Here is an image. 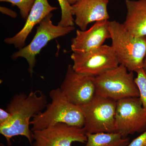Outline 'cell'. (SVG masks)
I'll list each match as a JSON object with an SVG mask.
<instances>
[{"label":"cell","instance_id":"cell-1","mask_svg":"<svg viewBox=\"0 0 146 146\" xmlns=\"http://www.w3.org/2000/svg\"><path fill=\"white\" fill-rule=\"evenodd\" d=\"M47 104L46 95L39 90L32 91L28 95L16 94L12 98L6 109L11 118L5 124L0 126V133L5 138L8 146H11V139L18 136H25L32 145L31 119L43 112Z\"/></svg>","mask_w":146,"mask_h":146},{"label":"cell","instance_id":"cell-2","mask_svg":"<svg viewBox=\"0 0 146 146\" xmlns=\"http://www.w3.org/2000/svg\"><path fill=\"white\" fill-rule=\"evenodd\" d=\"M51 102L47 104L44 112L33 118L31 130H42L58 123L83 128L84 117L80 106L66 98L60 88L50 91Z\"/></svg>","mask_w":146,"mask_h":146},{"label":"cell","instance_id":"cell-3","mask_svg":"<svg viewBox=\"0 0 146 146\" xmlns=\"http://www.w3.org/2000/svg\"><path fill=\"white\" fill-rule=\"evenodd\" d=\"M109 30L111 46L120 65L129 72H136L142 69L146 56V36H133L123 24L115 21H109Z\"/></svg>","mask_w":146,"mask_h":146},{"label":"cell","instance_id":"cell-4","mask_svg":"<svg viewBox=\"0 0 146 146\" xmlns=\"http://www.w3.org/2000/svg\"><path fill=\"white\" fill-rule=\"evenodd\" d=\"M133 72L119 65L97 76L94 77L96 94L117 102L129 98H139Z\"/></svg>","mask_w":146,"mask_h":146},{"label":"cell","instance_id":"cell-5","mask_svg":"<svg viewBox=\"0 0 146 146\" xmlns=\"http://www.w3.org/2000/svg\"><path fill=\"white\" fill-rule=\"evenodd\" d=\"M117 102L96 94L90 102L80 106L86 133L116 132L115 117Z\"/></svg>","mask_w":146,"mask_h":146},{"label":"cell","instance_id":"cell-6","mask_svg":"<svg viewBox=\"0 0 146 146\" xmlns=\"http://www.w3.org/2000/svg\"><path fill=\"white\" fill-rule=\"evenodd\" d=\"M52 16V13H50L45 17L36 27V34L31 43L11 55L13 60L20 57L26 59L28 63L29 72L31 77L34 73L36 55L51 40L65 36L74 30V26L62 27L53 25L51 20Z\"/></svg>","mask_w":146,"mask_h":146},{"label":"cell","instance_id":"cell-7","mask_svg":"<svg viewBox=\"0 0 146 146\" xmlns=\"http://www.w3.org/2000/svg\"><path fill=\"white\" fill-rule=\"evenodd\" d=\"M71 58L74 70L93 77L99 76L120 65L112 46L107 45L86 52H73Z\"/></svg>","mask_w":146,"mask_h":146},{"label":"cell","instance_id":"cell-8","mask_svg":"<svg viewBox=\"0 0 146 146\" xmlns=\"http://www.w3.org/2000/svg\"><path fill=\"white\" fill-rule=\"evenodd\" d=\"M116 132L124 138L146 130V109L139 98H129L117 102L115 117Z\"/></svg>","mask_w":146,"mask_h":146},{"label":"cell","instance_id":"cell-9","mask_svg":"<svg viewBox=\"0 0 146 146\" xmlns=\"http://www.w3.org/2000/svg\"><path fill=\"white\" fill-rule=\"evenodd\" d=\"M31 146H71L74 142L85 144L86 133L83 128L58 123L33 131Z\"/></svg>","mask_w":146,"mask_h":146},{"label":"cell","instance_id":"cell-10","mask_svg":"<svg viewBox=\"0 0 146 146\" xmlns=\"http://www.w3.org/2000/svg\"><path fill=\"white\" fill-rule=\"evenodd\" d=\"M59 88L68 101L80 106L90 102L96 94L94 77L76 72L71 65Z\"/></svg>","mask_w":146,"mask_h":146},{"label":"cell","instance_id":"cell-11","mask_svg":"<svg viewBox=\"0 0 146 146\" xmlns=\"http://www.w3.org/2000/svg\"><path fill=\"white\" fill-rule=\"evenodd\" d=\"M109 23L108 21H98L87 30H77L71 43L73 52H86L103 45L106 39H110Z\"/></svg>","mask_w":146,"mask_h":146},{"label":"cell","instance_id":"cell-12","mask_svg":"<svg viewBox=\"0 0 146 146\" xmlns=\"http://www.w3.org/2000/svg\"><path fill=\"white\" fill-rule=\"evenodd\" d=\"M110 0H77L72 5L74 23L82 31H85L89 23L108 21L107 6Z\"/></svg>","mask_w":146,"mask_h":146},{"label":"cell","instance_id":"cell-13","mask_svg":"<svg viewBox=\"0 0 146 146\" xmlns=\"http://www.w3.org/2000/svg\"><path fill=\"white\" fill-rule=\"evenodd\" d=\"M57 9V7L50 5L48 0H35L23 29L16 35L6 38L4 42L9 44L14 45L15 48L19 49L23 48L25 46L27 37L34 27L39 25L52 11Z\"/></svg>","mask_w":146,"mask_h":146},{"label":"cell","instance_id":"cell-14","mask_svg":"<svg viewBox=\"0 0 146 146\" xmlns=\"http://www.w3.org/2000/svg\"><path fill=\"white\" fill-rule=\"evenodd\" d=\"M127 13L123 24L135 36H146V0H125Z\"/></svg>","mask_w":146,"mask_h":146},{"label":"cell","instance_id":"cell-15","mask_svg":"<svg viewBox=\"0 0 146 146\" xmlns=\"http://www.w3.org/2000/svg\"><path fill=\"white\" fill-rule=\"evenodd\" d=\"M87 140L83 146H127L130 139L119 132L86 133Z\"/></svg>","mask_w":146,"mask_h":146},{"label":"cell","instance_id":"cell-16","mask_svg":"<svg viewBox=\"0 0 146 146\" xmlns=\"http://www.w3.org/2000/svg\"><path fill=\"white\" fill-rule=\"evenodd\" d=\"M61 9V16L58 25L62 27H73L74 20L73 17L72 7L68 0H57Z\"/></svg>","mask_w":146,"mask_h":146},{"label":"cell","instance_id":"cell-17","mask_svg":"<svg viewBox=\"0 0 146 146\" xmlns=\"http://www.w3.org/2000/svg\"><path fill=\"white\" fill-rule=\"evenodd\" d=\"M136 73L137 76L134 80L139 91V98L143 107L146 109V74L143 68L138 70Z\"/></svg>","mask_w":146,"mask_h":146},{"label":"cell","instance_id":"cell-18","mask_svg":"<svg viewBox=\"0 0 146 146\" xmlns=\"http://www.w3.org/2000/svg\"><path fill=\"white\" fill-rule=\"evenodd\" d=\"M0 1L10 3L13 6H17L20 9L22 18L26 20L35 0H0Z\"/></svg>","mask_w":146,"mask_h":146},{"label":"cell","instance_id":"cell-19","mask_svg":"<svg viewBox=\"0 0 146 146\" xmlns=\"http://www.w3.org/2000/svg\"><path fill=\"white\" fill-rule=\"evenodd\" d=\"M127 146H146V130L130 142Z\"/></svg>","mask_w":146,"mask_h":146},{"label":"cell","instance_id":"cell-20","mask_svg":"<svg viewBox=\"0 0 146 146\" xmlns=\"http://www.w3.org/2000/svg\"><path fill=\"white\" fill-rule=\"evenodd\" d=\"M11 115L7 110L0 109V126L5 124L10 120Z\"/></svg>","mask_w":146,"mask_h":146},{"label":"cell","instance_id":"cell-21","mask_svg":"<svg viewBox=\"0 0 146 146\" xmlns=\"http://www.w3.org/2000/svg\"><path fill=\"white\" fill-rule=\"evenodd\" d=\"M0 11L3 14L8 15L11 18H15L17 16V13L15 11L4 7H0Z\"/></svg>","mask_w":146,"mask_h":146},{"label":"cell","instance_id":"cell-22","mask_svg":"<svg viewBox=\"0 0 146 146\" xmlns=\"http://www.w3.org/2000/svg\"><path fill=\"white\" fill-rule=\"evenodd\" d=\"M143 69L144 72H145V73L146 74V56L145 58V59H144Z\"/></svg>","mask_w":146,"mask_h":146},{"label":"cell","instance_id":"cell-23","mask_svg":"<svg viewBox=\"0 0 146 146\" xmlns=\"http://www.w3.org/2000/svg\"><path fill=\"white\" fill-rule=\"evenodd\" d=\"M68 2L71 5H72L74 4L77 1V0H68Z\"/></svg>","mask_w":146,"mask_h":146},{"label":"cell","instance_id":"cell-24","mask_svg":"<svg viewBox=\"0 0 146 146\" xmlns=\"http://www.w3.org/2000/svg\"><path fill=\"white\" fill-rule=\"evenodd\" d=\"M0 146H5V145L3 143H0Z\"/></svg>","mask_w":146,"mask_h":146}]
</instances>
